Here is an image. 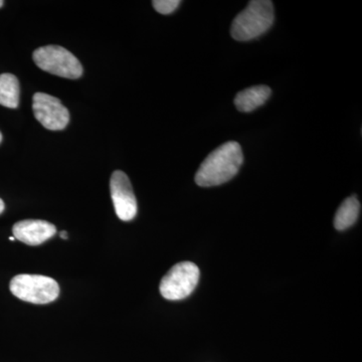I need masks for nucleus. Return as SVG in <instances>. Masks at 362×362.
Listing matches in <instances>:
<instances>
[{"mask_svg": "<svg viewBox=\"0 0 362 362\" xmlns=\"http://www.w3.org/2000/svg\"><path fill=\"white\" fill-rule=\"evenodd\" d=\"M243 161L244 154L239 143L226 142L204 159L195 175V183L211 187L228 182L238 175Z\"/></svg>", "mask_w": 362, "mask_h": 362, "instance_id": "nucleus-1", "label": "nucleus"}, {"mask_svg": "<svg viewBox=\"0 0 362 362\" xmlns=\"http://www.w3.org/2000/svg\"><path fill=\"white\" fill-rule=\"evenodd\" d=\"M275 20V9L270 0H252L235 16L230 28L233 39L247 42L265 33Z\"/></svg>", "mask_w": 362, "mask_h": 362, "instance_id": "nucleus-2", "label": "nucleus"}, {"mask_svg": "<svg viewBox=\"0 0 362 362\" xmlns=\"http://www.w3.org/2000/svg\"><path fill=\"white\" fill-rule=\"evenodd\" d=\"M9 289L18 299L33 304L51 303L59 295L57 281L42 275L21 274L16 276L11 281Z\"/></svg>", "mask_w": 362, "mask_h": 362, "instance_id": "nucleus-3", "label": "nucleus"}, {"mask_svg": "<svg viewBox=\"0 0 362 362\" xmlns=\"http://www.w3.org/2000/svg\"><path fill=\"white\" fill-rule=\"evenodd\" d=\"M33 58L40 70L58 77L75 80L83 75L80 61L71 52L59 45L39 47L33 52Z\"/></svg>", "mask_w": 362, "mask_h": 362, "instance_id": "nucleus-4", "label": "nucleus"}, {"mask_svg": "<svg viewBox=\"0 0 362 362\" xmlns=\"http://www.w3.org/2000/svg\"><path fill=\"white\" fill-rule=\"evenodd\" d=\"M199 281V269L192 262L176 264L162 278L160 293L165 299L176 301L189 296Z\"/></svg>", "mask_w": 362, "mask_h": 362, "instance_id": "nucleus-5", "label": "nucleus"}, {"mask_svg": "<svg viewBox=\"0 0 362 362\" xmlns=\"http://www.w3.org/2000/svg\"><path fill=\"white\" fill-rule=\"evenodd\" d=\"M33 111L45 128L52 131L65 129L70 122V113L58 98L45 93H35L33 98Z\"/></svg>", "mask_w": 362, "mask_h": 362, "instance_id": "nucleus-6", "label": "nucleus"}, {"mask_svg": "<svg viewBox=\"0 0 362 362\" xmlns=\"http://www.w3.org/2000/svg\"><path fill=\"white\" fill-rule=\"evenodd\" d=\"M110 192L117 216L123 221H132L137 214V201L130 180L123 171L112 175Z\"/></svg>", "mask_w": 362, "mask_h": 362, "instance_id": "nucleus-7", "label": "nucleus"}, {"mask_svg": "<svg viewBox=\"0 0 362 362\" xmlns=\"http://www.w3.org/2000/svg\"><path fill=\"white\" fill-rule=\"evenodd\" d=\"M13 237L28 246H39L57 233L56 226L49 221L25 220L18 221L13 228Z\"/></svg>", "mask_w": 362, "mask_h": 362, "instance_id": "nucleus-8", "label": "nucleus"}, {"mask_svg": "<svg viewBox=\"0 0 362 362\" xmlns=\"http://www.w3.org/2000/svg\"><path fill=\"white\" fill-rule=\"evenodd\" d=\"M272 90L268 86L259 85L240 90L235 98V105L238 110L249 113L256 110L266 103L271 96Z\"/></svg>", "mask_w": 362, "mask_h": 362, "instance_id": "nucleus-9", "label": "nucleus"}, {"mask_svg": "<svg viewBox=\"0 0 362 362\" xmlns=\"http://www.w3.org/2000/svg\"><path fill=\"white\" fill-rule=\"evenodd\" d=\"M20 82L13 74L0 75V105L9 109L20 104Z\"/></svg>", "mask_w": 362, "mask_h": 362, "instance_id": "nucleus-10", "label": "nucleus"}, {"mask_svg": "<svg viewBox=\"0 0 362 362\" xmlns=\"http://www.w3.org/2000/svg\"><path fill=\"white\" fill-rule=\"evenodd\" d=\"M361 214V204L356 197H350L342 202L334 218V226L338 230H345L356 223Z\"/></svg>", "mask_w": 362, "mask_h": 362, "instance_id": "nucleus-11", "label": "nucleus"}, {"mask_svg": "<svg viewBox=\"0 0 362 362\" xmlns=\"http://www.w3.org/2000/svg\"><path fill=\"white\" fill-rule=\"evenodd\" d=\"M157 13L161 14H170L180 6V0H154L152 1Z\"/></svg>", "mask_w": 362, "mask_h": 362, "instance_id": "nucleus-12", "label": "nucleus"}, {"mask_svg": "<svg viewBox=\"0 0 362 362\" xmlns=\"http://www.w3.org/2000/svg\"><path fill=\"white\" fill-rule=\"evenodd\" d=\"M4 207H6V206H4V202L1 199H0V214L4 213Z\"/></svg>", "mask_w": 362, "mask_h": 362, "instance_id": "nucleus-13", "label": "nucleus"}, {"mask_svg": "<svg viewBox=\"0 0 362 362\" xmlns=\"http://www.w3.org/2000/svg\"><path fill=\"white\" fill-rule=\"evenodd\" d=\"M59 235H61L62 239H68V233H66V232H61V233H59Z\"/></svg>", "mask_w": 362, "mask_h": 362, "instance_id": "nucleus-14", "label": "nucleus"}, {"mask_svg": "<svg viewBox=\"0 0 362 362\" xmlns=\"http://www.w3.org/2000/svg\"><path fill=\"white\" fill-rule=\"evenodd\" d=\"M4 1H2V0H0V7L4 6Z\"/></svg>", "mask_w": 362, "mask_h": 362, "instance_id": "nucleus-15", "label": "nucleus"}, {"mask_svg": "<svg viewBox=\"0 0 362 362\" xmlns=\"http://www.w3.org/2000/svg\"><path fill=\"white\" fill-rule=\"evenodd\" d=\"M2 141V134L1 132H0V143Z\"/></svg>", "mask_w": 362, "mask_h": 362, "instance_id": "nucleus-16", "label": "nucleus"}, {"mask_svg": "<svg viewBox=\"0 0 362 362\" xmlns=\"http://www.w3.org/2000/svg\"><path fill=\"white\" fill-rule=\"evenodd\" d=\"M9 240H13H13H16V238H14V237H11V238H9Z\"/></svg>", "mask_w": 362, "mask_h": 362, "instance_id": "nucleus-17", "label": "nucleus"}]
</instances>
